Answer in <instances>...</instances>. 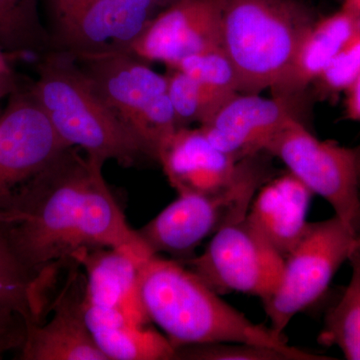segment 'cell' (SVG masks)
Masks as SVG:
<instances>
[{"label": "cell", "mask_w": 360, "mask_h": 360, "mask_svg": "<svg viewBox=\"0 0 360 360\" xmlns=\"http://www.w3.org/2000/svg\"><path fill=\"white\" fill-rule=\"evenodd\" d=\"M168 182L179 194L217 193L238 179L241 161L220 150L200 129L175 131L158 155Z\"/></svg>", "instance_id": "cell-15"}, {"label": "cell", "mask_w": 360, "mask_h": 360, "mask_svg": "<svg viewBox=\"0 0 360 360\" xmlns=\"http://www.w3.org/2000/svg\"><path fill=\"white\" fill-rule=\"evenodd\" d=\"M0 113H1V111H0Z\"/></svg>", "instance_id": "cell-35"}, {"label": "cell", "mask_w": 360, "mask_h": 360, "mask_svg": "<svg viewBox=\"0 0 360 360\" xmlns=\"http://www.w3.org/2000/svg\"><path fill=\"white\" fill-rule=\"evenodd\" d=\"M258 188L257 177L241 174L217 193L179 194L137 233L153 255L189 259L206 239L245 219Z\"/></svg>", "instance_id": "cell-7"}, {"label": "cell", "mask_w": 360, "mask_h": 360, "mask_svg": "<svg viewBox=\"0 0 360 360\" xmlns=\"http://www.w3.org/2000/svg\"><path fill=\"white\" fill-rule=\"evenodd\" d=\"M360 30V18L347 9L315 20L300 42L288 77L272 96H302Z\"/></svg>", "instance_id": "cell-18"}, {"label": "cell", "mask_w": 360, "mask_h": 360, "mask_svg": "<svg viewBox=\"0 0 360 360\" xmlns=\"http://www.w3.org/2000/svg\"><path fill=\"white\" fill-rule=\"evenodd\" d=\"M26 321L13 310L0 307V359L13 350H20L25 343Z\"/></svg>", "instance_id": "cell-27"}, {"label": "cell", "mask_w": 360, "mask_h": 360, "mask_svg": "<svg viewBox=\"0 0 360 360\" xmlns=\"http://www.w3.org/2000/svg\"><path fill=\"white\" fill-rule=\"evenodd\" d=\"M72 260L84 274L85 302L115 310L137 323H151L139 293V265L144 260L110 248L82 250Z\"/></svg>", "instance_id": "cell-16"}, {"label": "cell", "mask_w": 360, "mask_h": 360, "mask_svg": "<svg viewBox=\"0 0 360 360\" xmlns=\"http://www.w3.org/2000/svg\"><path fill=\"white\" fill-rule=\"evenodd\" d=\"M355 234H356L357 240H359L360 245V210L359 219H357L356 226H355Z\"/></svg>", "instance_id": "cell-34"}, {"label": "cell", "mask_w": 360, "mask_h": 360, "mask_svg": "<svg viewBox=\"0 0 360 360\" xmlns=\"http://www.w3.org/2000/svg\"><path fill=\"white\" fill-rule=\"evenodd\" d=\"M30 92L68 146L90 158L134 167L148 153L136 136L111 110L78 65L59 51L41 56Z\"/></svg>", "instance_id": "cell-3"}, {"label": "cell", "mask_w": 360, "mask_h": 360, "mask_svg": "<svg viewBox=\"0 0 360 360\" xmlns=\"http://www.w3.org/2000/svg\"><path fill=\"white\" fill-rule=\"evenodd\" d=\"M343 8L355 14L360 18V0H342Z\"/></svg>", "instance_id": "cell-31"}, {"label": "cell", "mask_w": 360, "mask_h": 360, "mask_svg": "<svg viewBox=\"0 0 360 360\" xmlns=\"http://www.w3.org/2000/svg\"><path fill=\"white\" fill-rule=\"evenodd\" d=\"M87 328L108 360H172L175 347L149 324L137 323L115 310L85 302Z\"/></svg>", "instance_id": "cell-19"}, {"label": "cell", "mask_w": 360, "mask_h": 360, "mask_svg": "<svg viewBox=\"0 0 360 360\" xmlns=\"http://www.w3.org/2000/svg\"><path fill=\"white\" fill-rule=\"evenodd\" d=\"M51 51L75 59L122 53L161 9L153 0H46Z\"/></svg>", "instance_id": "cell-6"}, {"label": "cell", "mask_w": 360, "mask_h": 360, "mask_svg": "<svg viewBox=\"0 0 360 360\" xmlns=\"http://www.w3.org/2000/svg\"><path fill=\"white\" fill-rule=\"evenodd\" d=\"M172 68L194 78L220 104L239 92L238 73L222 47L188 56Z\"/></svg>", "instance_id": "cell-23"}, {"label": "cell", "mask_w": 360, "mask_h": 360, "mask_svg": "<svg viewBox=\"0 0 360 360\" xmlns=\"http://www.w3.org/2000/svg\"><path fill=\"white\" fill-rule=\"evenodd\" d=\"M314 195L290 172L271 177L255 193L246 219L285 258L309 227L307 214Z\"/></svg>", "instance_id": "cell-17"}, {"label": "cell", "mask_w": 360, "mask_h": 360, "mask_svg": "<svg viewBox=\"0 0 360 360\" xmlns=\"http://www.w3.org/2000/svg\"><path fill=\"white\" fill-rule=\"evenodd\" d=\"M85 277L75 260L52 298L46 322L26 324L21 360H108L97 347L84 314Z\"/></svg>", "instance_id": "cell-13"}, {"label": "cell", "mask_w": 360, "mask_h": 360, "mask_svg": "<svg viewBox=\"0 0 360 360\" xmlns=\"http://www.w3.org/2000/svg\"><path fill=\"white\" fill-rule=\"evenodd\" d=\"M139 293L149 321L175 348L238 342L296 349L283 335L251 321L225 302L179 260L153 255L141 262Z\"/></svg>", "instance_id": "cell-2"}, {"label": "cell", "mask_w": 360, "mask_h": 360, "mask_svg": "<svg viewBox=\"0 0 360 360\" xmlns=\"http://www.w3.org/2000/svg\"><path fill=\"white\" fill-rule=\"evenodd\" d=\"M357 246L355 233L336 215L309 222L300 243L284 258L276 290L264 303L270 328L283 335L296 314L321 300Z\"/></svg>", "instance_id": "cell-5"}, {"label": "cell", "mask_w": 360, "mask_h": 360, "mask_svg": "<svg viewBox=\"0 0 360 360\" xmlns=\"http://www.w3.org/2000/svg\"><path fill=\"white\" fill-rule=\"evenodd\" d=\"M9 56L11 54L0 49V77H15Z\"/></svg>", "instance_id": "cell-29"}, {"label": "cell", "mask_w": 360, "mask_h": 360, "mask_svg": "<svg viewBox=\"0 0 360 360\" xmlns=\"http://www.w3.org/2000/svg\"><path fill=\"white\" fill-rule=\"evenodd\" d=\"M0 113V210L13 193L70 148L30 90L16 89Z\"/></svg>", "instance_id": "cell-10"}, {"label": "cell", "mask_w": 360, "mask_h": 360, "mask_svg": "<svg viewBox=\"0 0 360 360\" xmlns=\"http://www.w3.org/2000/svg\"><path fill=\"white\" fill-rule=\"evenodd\" d=\"M0 49L11 56L51 51L49 30L40 20L39 0H0Z\"/></svg>", "instance_id": "cell-22"}, {"label": "cell", "mask_w": 360, "mask_h": 360, "mask_svg": "<svg viewBox=\"0 0 360 360\" xmlns=\"http://www.w3.org/2000/svg\"><path fill=\"white\" fill-rule=\"evenodd\" d=\"M221 47L236 68L239 92L276 91L316 16L300 0H220Z\"/></svg>", "instance_id": "cell-4"}, {"label": "cell", "mask_w": 360, "mask_h": 360, "mask_svg": "<svg viewBox=\"0 0 360 360\" xmlns=\"http://www.w3.org/2000/svg\"><path fill=\"white\" fill-rule=\"evenodd\" d=\"M345 94V117L352 122H360V75Z\"/></svg>", "instance_id": "cell-28"}, {"label": "cell", "mask_w": 360, "mask_h": 360, "mask_svg": "<svg viewBox=\"0 0 360 360\" xmlns=\"http://www.w3.org/2000/svg\"><path fill=\"white\" fill-rule=\"evenodd\" d=\"M352 277L338 302L329 309L319 341L338 347L348 360H360V245L349 260Z\"/></svg>", "instance_id": "cell-21"}, {"label": "cell", "mask_w": 360, "mask_h": 360, "mask_svg": "<svg viewBox=\"0 0 360 360\" xmlns=\"http://www.w3.org/2000/svg\"><path fill=\"white\" fill-rule=\"evenodd\" d=\"M82 153L66 148L0 210V227L34 274L94 248H117L141 260L155 255L127 222L104 179V163Z\"/></svg>", "instance_id": "cell-1"}, {"label": "cell", "mask_w": 360, "mask_h": 360, "mask_svg": "<svg viewBox=\"0 0 360 360\" xmlns=\"http://www.w3.org/2000/svg\"><path fill=\"white\" fill-rule=\"evenodd\" d=\"M283 262L245 217L217 231L205 251L186 264L219 295L245 293L265 303L276 290Z\"/></svg>", "instance_id": "cell-9"}, {"label": "cell", "mask_w": 360, "mask_h": 360, "mask_svg": "<svg viewBox=\"0 0 360 360\" xmlns=\"http://www.w3.org/2000/svg\"><path fill=\"white\" fill-rule=\"evenodd\" d=\"M219 47L220 0H179L156 14L130 53L172 68L184 58Z\"/></svg>", "instance_id": "cell-11"}, {"label": "cell", "mask_w": 360, "mask_h": 360, "mask_svg": "<svg viewBox=\"0 0 360 360\" xmlns=\"http://www.w3.org/2000/svg\"><path fill=\"white\" fill-rule=\"evenodd\" d=\"M352 153H354L355 168H356L357 179H359L360 184V144L352 148Z\"/></svg>", "instance_id": "cell-32"}, {"label": "cell", "mask_w": 360, "mask_h": 360, "mask_svg": "<svg viewBox=\"0 0 360 360\" xmlns=\"http://www.w3.org/2000/svg\"><path fill=\"white\" fill-rule=\"evenodd\" d=\"M77 61L101 98L134 134L141 113L167 90V77L129 52Z\"/></svg>", "instance_id": "cell-14"}, {"label": "cell", "mask_w": 360, "mask_h": 360, "mask_svg": "<svg viewBox=\"0 0 360 360\" xmlns=\"http://www.w3.org/2000/svg\"><path fill=\"white\" fill-rule=\"evenodd\" d=\"M360 75V30L350 37L330 65L315 80L319 98H335L347 91Z\"/></svg>", "instance_id": "cell-26"}, {"label": "cell", "mask_w": 360, "mask_h": 360, "mask_svg": "<svg viewBox=\"0 0 360 360\" xmlns=\"http://www.w3.org/2000/svg\"><path fill=\"white\" fill-rule=\"evenodd\" d=\"M264 153L283 161L314 195L328 201L335 215L355 233L360 184L352 148L319 141L302 120L291 118L271 137Z\"/></svg>", "instance_id": "cell-8"}, {"label": "cell", "mask_w": 360, "mask_h": 360, "mask_svg": "<svg viewBox=\"0 0 360 360\" xmlns=\"http://www.w3.org/2000/svg\"><path fill=\"white\" fill-rule=\"evenodd\" d=\"M0 307L25 317L26 324L44 321L46 288L41 274H34L21 262L6 231L0 227Z\"/></svg>", "instance_id": "cell-20"}, {"label": "cell", "mask_w": 360, "mask_h": 360, "mask_svg": "<svg viewBox=\"0 0 360 360\" xmlns=\"http://www.w3.org/2000/svg\"><path fill=\"white\" fill-rule=\"evenodd\" d=\"M300 97L265 98L236 92L200 129L213 146L239 162L264 153L271 137L288 120L300 118Z\"/></svg>", "instance_id": "cell-12"}, {"label": "cell", "mask_w": 360, "mask_h": 360, "mask_svg": "<svg viewBox=\"0 0 360 360\" xmlns=\"http://www.w3.org/2000/svg\"><path fill=\"white\" fill-rule=\"evenodd\" d=\"M153 1L162 11V9L167 8V7L172 6L175 2L179 1V0H153Z\"/></svg>", "instance_id": "cell-33"}, {"label": "cell", "mask_w": 360, "mask_h": 360, "mask_svg": "<svg viewBox=\"0 0 360 360\" xmlns=\"http://www.w3.org/2000/svg\"><path fill=\"white\" fill-rule=\"evenodd\" d=\"M167 94L174 108L179 129L191 123H203L221 104L194 78L184 71L169 68Z\"/></svg>", "instance_id": "cell-25"}, {"label": "cell", "mask_w": 360, "mask_h": 360, "mask_svg": "<svg viewBox=\"0 0 360 360\" xmlns=\"http://www.w3.org/2000/svg\"><path fill=\"white\" fill-rule=\"evenodd\" d=\"M18 89L15 77H0V101Z\"/></svg>", "instance_id": "cell-30"}, {"label": "cell", "mask_w": 360, "mask_h": 360, "mask_svg": "<svg viewBox=\"0 0 360 360\" xmlns=\"http://www.w3.org/2000/svg\"><path fill=\"white\" fill-rule=\"evenodd\" d=\"M175 360H328L329 357L296 348H278L250 343L217 342L175 348Z\"/></svg>", "instance_id": "cell-24"}]
</instances>
